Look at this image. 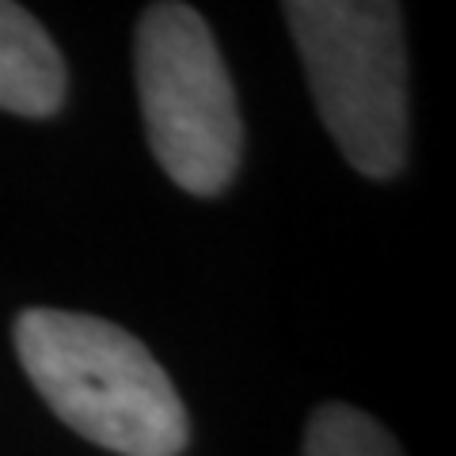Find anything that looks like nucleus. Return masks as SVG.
Masks as SVG:
<instances>
[{"mask_svg": "<svg viewBox=\"0 0 456 456\" xmlns=\"http://www.w3.org/2000/svg\"><path fill=\"white\" fill-rule=\"evenodd\" d=\"M20 365L69 430L118 456H179L187 407L164 365L126 327L61 308H27L12 327Z\"/></svg>", "mask_w": 456, "mask_h": 456, "instance_id": "f257e3e1", "label": "nucleus"}, {"mask_svg": "<svg viewBox=\"0 0 456 456\" xmlns=\"http://www.w3.org/2000/svg\"><path fill=\"white\" fill-rule=\"evenodd\" d=\"M297 38L316 110L338 152L365 179H392L407 160V42L388 0H293Z\"/></svg>", "mask_w": 456, "mask_h": 456, "instance_id": "f03ea898", "label": "nucleus"}, {"mask_svg": "<svg viewBox=\"0 0 456 456\" xmlns=\"http://www.w3.org/2000/svg\"><path fill=\"white\" fill-rule=\"evenodd\" d=\"M134 69L156 164L187 194H221L236 179L244 122L209 23L179 0L149 4Z\"/></svg>", "mask_w": 456, "mask_h": 456, "instance_id": "7ed1b4c3", "label": "nucleus"}, {"mask_svg": "<svg viewBox=\"0 0 456 456\" xmlns=\"http://www.w3.org/2000/svg\"><path fill=\"white\" fill-rule=\"evenodd\" d=\"M65 103V57L31 12L0 0V110L50 118Z\"/></svg>", "mask_w": 456, "mask_h": 456, "instance_id": "20e7f679", "label": "nucleus"}, {"mask_svg": "<svg viewBox=\"0 0 456 456\" xmlns=\"http://www.w3.org/2000/svg\"><path fill=\"white\" fill-rule=\"evenodd\" d=\"M301 456H403V449L365 411L350 403H327L312 411Z\"/></svg>", "mask_w": 456, "mask_h": 456, "instance_id": "39448f33", "label": "nucleus"}]
</instances>
